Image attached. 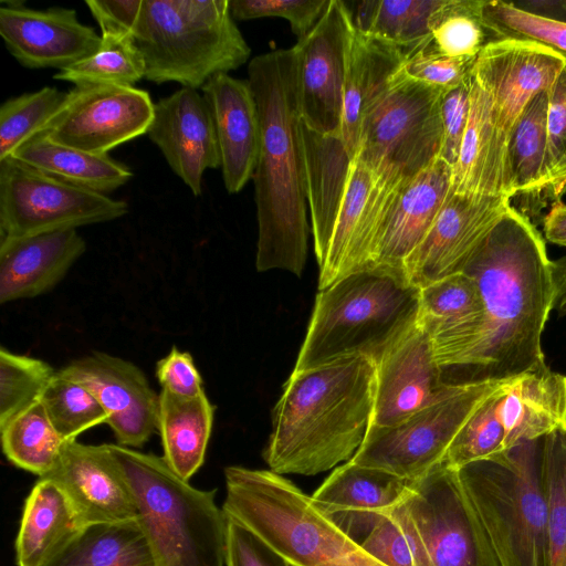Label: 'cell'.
I'll list each match as a JSON object with an SVG mask.
<instances>
[{
	"label": "cell",
	"instance_id": "41",
	"mask_svg": "<svg viewBox=\"0 0 566 566\" xmlns=\"http://www.w3.org/2000/svg\"><path fill=\"white\" fill-rule=\"evenodd\" d=\"M481 19L493 41L516 40L545 46L566 60V22L524 10L513 2L481 1Z\"/></svg>",
	"mask_w": 566,
	"mask_h": 566
},
{
	"label": "cell",
	"instance_id": "31",
	"mask_svg": "<svg viewBox=\"0 0 566 566\" xmlns=\"http://www.w3.org/2000/svg\"><path fill=\"white\" fill-rule=\"evenodd\" d=\"M405 53L398 46L354 28L347 53L339 136L354 160L363 117L400 69Z\"/></svg>",
	"mask_w": 566,
	"mask_h": 566
},
{
	"label": "cell",
	"instance_id": "21",
	"mask_svg": "<svg viewBox=\"0 0 566 566\" xmlns=\"http://www.w3.org/2000/svg\"><path fill=\"white\" fill-rule=\"evenodd\" d=\"M147 135L175 175L200 196L205 172L220 167L214 124L203 95L181 87L159 99Z\"/></svg>",
	"mask_w": 566,
	"mask_h": 566
},
{
	"label": "cell",
	"instance_id": "36",
	"mask_svg": "<svg viewBox=\"0 0 566 566\" xmlns=\"http://www.w3.org/2000/svg\"><path fill=\"white\" fill-rule=\"evenodd\" d=\"M409 481L387 471L347 461L311 495L323 515L390 509L408 493Z\"/></svg>",
	"mask_w": 566,
	"mask_h": 566
},
{
	"label": "cell",
	"instance_id": "22",
	"mask_svg": "<svg viewBox=\"0 0 566 566\" xmlns=\"http://www.w3.org/2000/svg\"><path fill=\"white\" fill-rule=\"evenodd\" d=\"M418 322L431 339L444 379L450 375L451 384L484 323V305L475 280L458 272L420 289Z\"/></svg>",
	"mask_w": 566,
	"mask_h": 566
},
{
	"label": "cell",
	"instance_id": "16",
	"mask_svg": "<svg viewBox=\"0 0 566 566\" xmlns=\"http://www.w3.org/2000/svg\"><path fill=\"white\" fill-rule=\"evenodd\" d=\"M376 390L369 426L392 427L453 394L431 339L417 321L375 360Z\"/></svg>",
	"mask_w": 566,
	"mask_h": 566
},
{
	"label": "cell",
	"instance_id": "40",
	"mask_svg": "<svg viewBox=\"0 0 566 566\" xmlns=\"http://www.w3.org/2000/svg\"><path fill=\"white\" fill-rule=\"evenodd\" d=\"M482 0H442L430 21L431 48L452 57H476L493 41L481 19Z\"/></svg>",
	"mask_w": 566,
	"mask_h": 566
},
{
	"label": "cell",
	"instance_id": "32",
	"mask_svg": "<svg viewBox=\"0 0 566 566\" xmlns=\"http://www.w3.org/2000/svg\"><path fill=\"white\" fill-rule=\"evenodd\" d=\"M64 491L53 481L39 478L23 506L15 539L18 566H44L83 528Z\"/></svg>",
	"mask_w": 566,
	"mask_h": 566
},
{
	"label": "cell",
	"instance_id": "42",
	"mask_svg": "<svg viewBox=\"0 0 566 566\" xmlns=\"http://www.w3.org/2000/svg\"><path fill=\"white\" fill-rule=\"evenodd\" d=\"M67 92L44 86L6 99L0 106V160L10 157L20 146L57 114Z\"/></svg>",
	"mask_w": 566,
	"mask_h": 566
},
{
	"label": "cell",
	"instance_id": "52",
	"mask_svg": "<svg viewBox=\"0 0 566 566\" xmlns=\"http://www.w3.org/2000/svg\"><path fill=\"white\" fill-rule=\"evenodd\" d=\"M156 377L163 390L177 397L195 398L205 392L202 378L192 356L176 347L157 361Z\"/></svg>",
	"mask_w": 566,
	"mask_h": 566
},
{
	"label": "cell",
	"instance_id": "6",
	"mask_svg": "<svg viewBox=\"0 0 566 566\" xmlns=\"http://www.w3.org/2000/svg\"><path fill=\"white\" fill-rule=\"evenodd\" d=\"M105 446L130 486L159 566H226L227 518L216 490L193 488L163 457Z\"/></svg>",
	"mask_w": 566,
	"mask_h": 566
},
{
	"label": "cell",
	"instance_id": "49",
	"mask_svg": "<svg viewBox=\"0 0 566 566\" xmlns=\"http://www.w3.org/2000/svg\"><path fill=\"white\" fill-rule=\"evenodd\" d=\"M547 164L555 202L566 193V69L549 93Z\"/></svg>",
	"mask_w": 566,
	"mask_h": 566
},
{
	"label": "cell",
	"instance_id": "13",
	"mask_svg": "<svg viewBox=\"0 0 566 566\" xmlns=\"http://www.w3.org/2000/svg\"><path fill=\"white\" fill-rule=\"evenodd\" d=\"M402 502L431 566H502L457 470L437 465L409 482Z\"/></svg>",
	"mask_w": 566,
	"mask_h": 566
},
{
	"label": "cell",
	"instance_id": "37",
	"mask_svg": "<svg viewBox=\"0 0 566 566\" xmlns=\"http://www.w3.org/2000/svg\"><path fill=\"white\" fill-rule=\"evenodd\" d=\"M442 0H367L350 9L354 28L398 46L405 57L431 40V17Z\"/></svg>",
	"mask_w": 566,
	"mask_h": 566
},
{
	"label": "cell",
	"instance_id": "51",
	"mask_svg": "<svg viewBox=\"0 0 566 566\" xmlns=\"http://www.w3.org/2000/svg\"><path fill=\"white\" fill-rule=\"evenodd\" d=\"M471 77L446 91L441 101L442 147L440 158L452 168L455 165L470 109Z\"/></svg>",
	"mask_w": 566,
	"mask_h": 566
},
{
	"label": "cell",
	"instance_id": "43",
	"mask_svg": "<svg viewBox=\"0 0 566 566\" xmlns=\"http://www.w3.org/2000/svg\"><path fill=\"white\" fill-rule=\"evenodd\" d=\"M359 546L386 566H431L418 530L402 501L381 512Z\"/></svg>",
	"mask_w": 566,
	"mask_h": 566
},
{
	"label": "cell",
	"instance_id": "46",
	"mask_svg": "<svg viewBox=\"0 0 566 566\" xmlns=\"http://www.w3.org/2000/svg\"><path fill=\"white\" fill-rule=\"evenodd\" d=\"M549 485L551 566H566V427L545 437Z\"/></svg>",
	"mask_w": 566,
	"mask_h": 566
},
{
	"label": "cell",
	"instance_id": "24",
	"mask_svg": "<svg viewBox=\"0 0 566 566\" xmlns=\"http://www.w3.org/2000/svg\"><path fill=\"white\" fill-rule=\"evenodd\" d=\"M451 184L452 167L438 158L397 189L379 228L370 269L405 273L407 259L429 232Z\"/></svg>",
	"mask_w": 566,
	"mask_h": 566
},
{
	"label": "cell",
	"instance_id": "38",
	"mask_svg": "<svg viewBox=\"0 0 566 566\" xmlns=\"http://www.w3.org/2000/svg\"><path fill=\"white\" fill-rule=\"evenodd\" d=\"M2 450L15 467L43 478L67 443L54 429L41 401L0 428Z\"/></svg>",
	"mask_w": 566,
	"mask_h": 566
},
{
	"label": "cell",
	"instance_id": "15",
	"mask_svg": "<svg viewBox=\"0 0 566 566\" xmlns=\"http://www.w3.org/2000/svg\"><path fill=\"white\" fill-rule=\"evenodd\" d=\"M354 24L347 4L329 3L311 32L294 45L297 53L302 123L322 135H339L347 53Z\"/></svg>",
	"mask_w": 566,
	"mask_h": 566
},
{
	"label": "cell",
	"instance_id": "4",
	"mask_svg": "<svg viewBox=\"0 0 566 566\" xmlns=\"http://www.w3.org/2000/svg\"><path fill=\"white\" fill-rule=\"evenodd\" d=\"M420 289L384 268L354 272L319 290L294 373L339 358L376 360L418 318Z\"/></svg>",
	"mask_w": 566,
	"mask_h": 566
},
{
	"label": "cell",
	"instance_id": "7",
	"mask_svg": "<svg viewBox=\"0 0 566 566\" xmlns=\"http://www.w3.org/2000/svg\"><path fill=\"white\" fill-rule=\"evenodd\" d=\"M224 514L248 526L294 566H386L282 475L231 465L224 469Z\"/></svg>",
	"mask_w": 566,
	"mask_h": 566
},
{
	"label": "cell",
	"instance_id": "39",
	"mask_svg": "<svg viewBox=\"0 0 566 566\" xmlns=\"http://www.w3.org/2000/svg\"><path fill=\"white\" fill-rule=\"evenodd\" d=\"M144 57L134 38L102 36L99 48L53 78L82 85L134 86L145 78Z\"/></svg>",
	"mask_w": 566,
	"mask_h": 566
},
{
	"label": "cell",
	"instance_id": "33",
	"mask_svg": "<svg viewBox=\"0 0 566 566\" xmlns=\"http://www.w3.org/2000/svg\"><path fill=\"white\" fill-rule=\"evenodd\" d=\"M214 407L206 392L195 398L177 397L161 389L157 431L163 458L182 480L189 479L205 461L213 423Z\"/></svg>",
	"mask_w": 566,
	"mask_h": 566
},
{
	"label": "cell",
	"instance_id": "27",
	"mask_svg": "<svg viewBox=\"0 0 566 566\" xmlns=\"http://www.w3.org/2000/svg\"><path fill=\"white\" fill-rule=\"evenodd\" d=\"M86 243L76 229L1 238L0 303L39 296L63 280Z\"/></svg>",
	"mask_w": 566,
	"mask_h": 566
},
{
	"label": "cell",
	"instance_id": "34",
	"mask_svg": "<svg viewBox=\"0 0 566 566\" xmlns=\"http://www.w3.org/2000/svg\"><path fill=\"white\" fill-rule=\"evenodd\" d=\"M10 157L60 180L101 193L126 185L130 169L108 154H92L57 144L38 133Z\"/></svg>",
	"mask_w": 566,
	"mask_h": 566
},
{
	"label": "cell",
	"instance_id": "5",
	"mask_svg": "<svg viewBox=\"0 0 566 566\" xmlns=\"http://www.w3.org/2000/svg\"><path fill=\"white\" fill-rule=\"evenodd\" d=\"M545 437L457 470L502 566H551Z\"/></svg>",
	"mask_w": 566,
	"mask_h": 566
},
{
	"label": "cell",
	"instance_id": "45",
	"mask_svg": "<svg viewBox=\"0 0 566 566\" xmlns=\"http://www.w3.org/2000/svg\"><path fill=\"white\" fill-rule=\"evenodd\" d=\"M56 371L46 361L0 349V428L40 401Z\"/></svg>",
	"mask_w": 566,
	"mask_h": 566
},
{
	"label": "cell",
	"instance_id": "54",
	"mask_svg": "<svg viewBox=\"0 0 566 566\" xmlns=\"http://www.w3.org/2000/svg\"><path fill=\"white\" fill-rule=\"evenodd\" d=\"M542 221L545 239L566 248V205L562 200L555 202Z\"/></svg>",
	"mask_w": 566,
	"mask_h": 566
},
{
	"label": "cell",
	"instance_id": "14",
	"mask_svg": "<svg viewBox=\"0 0 566 566\" xmlns=\"http://www.w3.org/2000/svg\"><path fill=\"white\" fill-rule=\"evenodd\" d=\"M154 107L148 92L135 86H74L40 133L57 144L104 155L147 134Z\"/></svg>",
	"mask_w": 566,
	"mask_h": 566
},
{
	"label": "cell",
	"instance_id": "30",
	"mask_svg": "<svg viewBox=\"0 0 566 566\" xmlns=\"http://www.w3.org/2000/svg\"><path fill=\"white\" fill-rule=\"evenodd\" d=\"M307 203L318 266L326 259L353 159L339 135H322L302 123Z\"/></svg>",
	"mask_w": 566,
	"mask_h": 566
},
{
	"label": "cell",
	"instance_id": "53",
	"mask_svg": "<svg viewBox=\"0 0 566 566\" xmlns=\"http://www.w3.org/2000/svg\"><path fill=\"white\" fill-rule=\"evenodd\" d=\"M144 0H86L101 36L134 38Z\"/></svg>",
	"mask_w": 566,
	"mask_h": 566
},
{
	"label": "cell",
	"instance_id": "12",
	"mask_svg": "<svg viewBox=\"0 0 566 566\" xmlns=\"http://www.w3.org/2000/svg\"><path fill=\"white\" fill-rule=\"evenodd\" d=\"M504 381L462 384L447 398L396 426H369L350 461L387 471L409 482L422 478L441 464L470 415Z\"/></svg>",
	"mask_w": 566,
	"mask_h": 566
},
{
	"label": "cell",
	"instance_id": "35",
	"mask_svg": "<svg viewBox=\"0 0 566 566\" xmlns=\"http://www.w3.org/2000/svg\"><path fill=\"white\" fill-rule=\"evenodd\" d=\"M44 566H159V563L137 516L83 526Z\"/></svg>",
	"mask_w": 566,
	"mask_h": 566
},
{
	"label": "cell",
	"instance_id": "28",
	"mask_svg": "<svg viewBox=\"0 0 566 566\" xmlns=\"http://www.w3.org/2000/svg\"><path fill=\"white\" fill-rule=\"evenodd\" d=\"M451 190L510 201L512 198L507 140L496 125L488 93L473 75L469 116L452 168Z\"/></svg>",
	"mask_w": 566,
	"mask_h": 566
},
{
	"label": "cell",
	"instance_id": "48",
	"mask_svg": "<svg viewBox=\"0 0 566 566\" xmlns=\"http://www.w3.org/2000/svg\"><path fill=\"white\" fill-rule=\"evenodd\" d=\"M229 2L234 20L265 17L286 19L298 41L315 27L329 0H229Z\"/></svg>",
	"mask_w": 566,
	"mask_h": 566
},
{
	"label": "cell",
	"instance_id": "55",
	"mask_svg": "<svg viewBox=\"0 0 566 566\" xmlns=\"http://www.w3.org/2000/svg\"><path fill=\"white\" fill-rule=\"evenodd\" d=\"M553 282V310L566 314V254L551 261Z\"/></svg>",
	"mask_w": 566,
	"mask_h": 566
},
{
	"label": "cell",
	"instance_id": "47",
	"mask_svg": "<svg viewBox=\"0 0 566 566\" xmlns=\"http://www.w3.org/2000/svg\"><path fill=\"white\" fill-rule=\"evenodd\" d=\"M476 57H452L437 53L431 40L408 54L400 72L427 85L449 91L465 82L472 75Z\"/></svg>",
	"mask_w": 566,
	"mask_h": 566
},
{
	"label": "cell",
	"instance_id": "19",
	"mask_svg": "<svg viewBox=\"0 0 566 566\" xmlns=\"http://www.w3.org/2000/svg\"><path fill=\"white\" fill-rule=\"evenodd\" d=\"M59 373L93 392L108 416L117 444L139 448L157 431L159 395L132 361L94 352Z\"/></svg>",
	"mask_w": 566,
	"mask_h": 566
},
{
	"label": "cell",
	"instance_id": "25",
	"mask_svg": "<svg viewBox=\"0 0 566 566\" xmlns=\"http://www.w3.org/2000/svg\"><path fill=\"white\" fill-rule=\"evenodd\" d=\"M379 193L375 175L354 159L327 255L319 268L318 290L371 268L375 241L386 212Z\"/></svg>",
	"mask_w": 566,
	"mask_h": 566
},
{
	"label": "cell",
	"instance_id": "18",
	"mask_svg": "<svg viewBox=\"0 0 566 566\" xmlns=\"http://www.w3.org/2000/svg\"><path fill=\"white\" fill-rule=\"evenodd\" d=\"M565 69L566 60L545 46L495 40L476 56L472 75L488 93L496 125L509 140L526 105L551 92Z\"/></svg>",
	"mask_w": 566,
	"mask_h": 566
},
{
	"label": "cell",
	"instance_id": "11",
	"mask_svg": "<svg viewBox=\"0 0 566 566\" xmlns=\"http://www.w3.org/2000/svg\"><path fill=\"white\" fill-rule=\"evenodd\" d=\"M127 212L124 200L60 180L12 157L0 160L1 238L77 229Z\"/></svg>",
	"mask_w": 566,
	"mask_h": 566
},
{
	"label": "cell",
	"instance_id": "23",
	"mask_svg": "<svg viewBox=\"0 0 566 566\" xmlns=\"http://www.w3.org/2000/svg\"><path fill=\"white\" fill-rule=\"evenodd\" d=\"M42 479L64 491L84 526L138 516L130 486L105 444L69 441L57 464Z\"/></svg>",
	"mask_w": 566,
	"mask_h": 566
},
{
	"label": "cell",
	"instance_id": "29",
	"mask_svg": "<svg viewBox=\"0 0 566 566\" xmlns=\"http://www.w3.org/2000/svg\"><path fill=\"white\" fill-rule=\"evenodd\" d=\"M549 93L537 94L524 108L507 140L510 203L533 223L555 203L547 164Z\"/></svg>",
	"mask_w": 566,
	"mask_h": 566
},
{
	"label": "cell",
	"instance_id": "20",
	"mask_svg": "<svg viewBox=\"0 0 566 566\" xmlns=\"http://www.w3.org/2000/svg\"><path fill=\"white\" fill-rule=\"evenodd\" d=\"M0 35L9 53L31 70H64L93 54L102 42L74 9L36 10L12 1L0 7Z\"/></svg>",
	"mask_w": 566,
	"mask_h": 566
},
{
	"label": "cell",
	"instance_id": "50",
	"mask_svg": "<svg viewBox=\"0 0 566 566\" xmlns=\"http://www.w3.org/2000/svg\"><path fill=\"white\" fill-rule=\"evenodd\" d=\"M226 566H294L244 524L226 515Z\"/></svg>",
	"mask_w": 566,
	"mask_h": 566
},
{
	"label": "cell",
	"instance_id": "9",
	"mask_svg": "<svg viewBox=\"0 0 566 566\" xmlns=\"http://www.w3.org/2000/svg\"><path fill=\"white\" fill-rule=\"evenodd\" d=\"M444 91L400 72L366 111L355 159L388 187H399L440 158Z\"/></svg>",
	"mask_w": 566,
	"mask_h": 566
},
{
	"label": "cell",
	"instance_id": "26",
	"mask_svg": "<svg viewBox=\"0 0 566 566\" xmlns=\"http://www.w3.org/2000/svg\"><path fill=\"white\" fill-rule=\"evenodd\" d=\"M201 91L214 124L224 187L237 193L253 177L259 156L260 123L253 94L248 82L229 73L214 75Z\"/></svg>",
	"mask_w": 566,
	"mask_h": 566
},
{
	"label": "cell",
	"instance_id": "3",
	"mask_svg": "<svg viewBox=\"0 0 566 566\" xmlns=\"http://www.w3.org/2000/svg\"><path fill=\"white\" fill-rule=\"evenodd\" d=\"M375 390V360L365 355L293 371L272 411L270 470L314 475L349 461L370 424Z\"/></svg>",
	"mask_w": 566,
	"mask_h": 566
},
{
	"label": "cell",
	"instance_id": "10",
	"mask_svg": "<svg viewBox=\"0 0 566 566\" xmlns=\"http://www.w3.org/2000/svg\"><path fill=\"white\" fill-rule=\"evenodd\" d=\"M566 427V376L547 365L505 380L461 427L442 463L451 469Z\"/></svg>",
	"mask_w": 566,
	"mask_h": 566
},
{
	"label": "cell",
	"instance_id": "1",
	"mask_svg": "<svg viewBox=\"0 0 566 566\" xmlns=\"http://www.w3.org/2000/svg\"><path fill=\"white\" fill-rule=\"evenodd\" d=\"M551 261L535 223L510 203L462 270L479 286L484 323L451 384L506 380L546 365L542 334L553 311Z\"/></svg>",
	"mask_w": 566,
	"mask_h": 566
},
{
	"label": "cell",
	"instance_id": "8",
	"mask_svg": "<svg viewBox=\"0 0 566 566\" xmlns=\"http://www.w3.org/2000/svg\"><path fill=\"white\" fill-rule=\"evenodd\" d=\"M134 41L147 81L193 90L251 55L229 0H144Z\"/></svg>",
	"mask_w": 566,
	"mask_h": 566
},
{
	"label": "cell",
	"instance_id": "44",
	"mask_svg": "<svg viewBox=\"0 0 566 566\" xmlns=\"http://www.w3.org/2000/svg\"><path fill=\"white\" fill-rule=\"evenodd\" d=\"M40 401L54 429L67 442L95 426L108 422L106 411L93 392L59 371Z\"/></svg>",
	"mask_w": 566,
	"mask_h": 566
},
{
	"label": "cell",
	"instance_id": "17",
	"mask_svg": "<svg viewBox=\"0 0 566 566\" xmlns=\"http://www.w3.org/2000/svg\"><path fill=\"white\" fill-rule=\"evenodd\" d=\"M509 205L507 198L450 190L429 232L405 263L409 282L422 289L462 272Z\"/></svg>",
	"mask_w": 566,
	"mask_h": 566
},
{
	"label": "cell",
	"instance_id": "2",
	"mask_svg": "<svg viewBox=\"0 0 566 566\" xmlns=\"http://www.w3.org/2000/svg\"><path fill=\"white\" fill-rule=\"evenodd\" d=\"M248 84L260 123L253 174L259 227V272L286 270L300 276L307 256L306 169L294 46L253 57Z\"/></svg>",
	"mask_w": 566,
	"mask_h": 566
}]
</instances>
